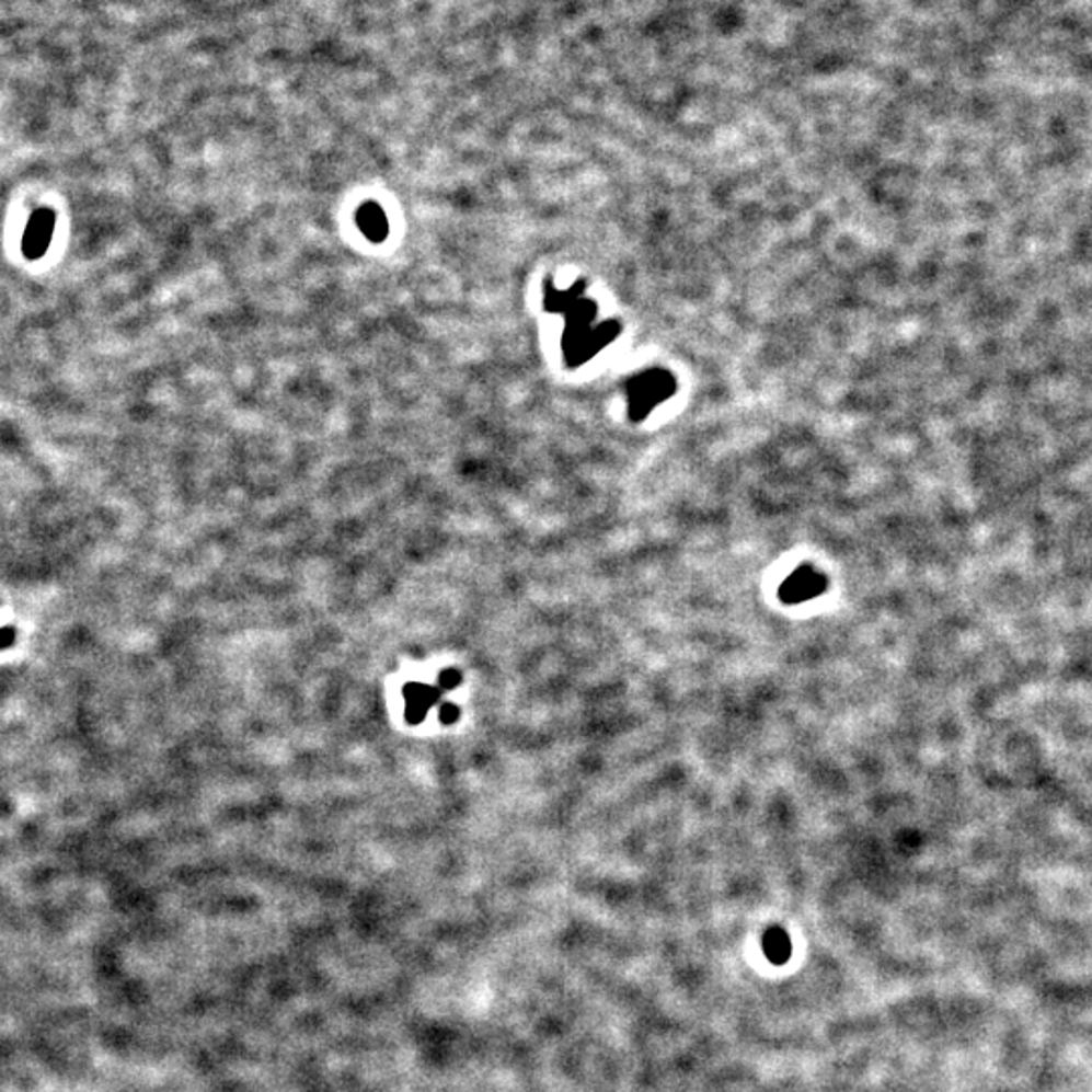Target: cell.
<instances>
[{
  "label": "cell",
  "mask_w": 1092,
  "mask_h": 1092,
  "mask_svg": "<svg viewBox=\"0 0 1092 1092\" xmlns=\"http://www.w3.org/2000/svg\"><path fill=\"white\" fill-rule=\"evenodd\" d=\"M826 587H828V581L819 571L812 568V566H800L797 571H793L790 579L781 585L779 597L788 606H797V604L816 599L826 591Z\"/></svg>",
  "instance_id": "cell-1"
},
{
  "label": "cell",
  "mask_w": 1092,
  "mask_h": 1092,
  "mask_svg": "<svg viewBox=\"0 0 1092 1092\" xmlns=\"http://www.w3.org/2000/svg\"><path fill=\"white\" fill-rule=\"evenodd\" d=\"M55 231V215L51 211H37L27 225L25 238H23V251L28 260L43 257L49 248Z\"/></svg>",
  "instance_id": "cell-2"
},
{
  "label": "cell",
  "mask_w": 1092,
  "mask_h": 1092,
  "mask_svg": "<svg viewBox=\"0 0 1092 1092\" xmlns=\"http://www.w3.org/2000/svg\"><path fill=\"white\" fill-rule=\"evenodd\" d=\"M356 225H358L360 233L369 239V241H372V243H381L389 235L387 215L372 200L360 205V209L356 211Z\"/></svg>",
  "instance_id": "cell-3"
},
{
  "label": "cell",
  "mask_w": 1092,
  "mask_h": 1092,
  "mask_svg": "<svg viewBox=\"0 0 1092 1092\" xmlns=\"http://www.w3.org/2000/svg\"><path fill=\"white\" fill-rule=\"evenodd\" d=\"M791 939L781 927H771L763 934V953L773 965H785L791 959Z\"/></svg>",
  "instance_id": "cell-4"
},
{
  "label": "cell",
  "mask_w": 1092,
  "mask_h": 1092,
  "mask_svg": "<svg viewBox=\"0 0 1092 1092\" xmlns=\"http://www.w3.org/2000/svg\"><path fill=\"white\" fill-rule=\"evenodd\" d=\"M405 697H407L409 704V723H422L425 712L439 697V690L423 685H409Z\"/></svg>",
  "instance_id": "cell-5"
},
{
  "label": "cell",
  "mask_w": 1092,
  "mask_h": 1092,
  "mask_svg": "<svg viewBox=\"0 0 1092 1092\" xmlns=\"http://www.w3.org/2000/svg\"><path fill=\"white\" fill-rule=\"evenodd\" d=\"M460 680L461 676L456 670H448L441 674V685L446 686V688H449V690L460 685Z\"/></svg>",
  "instance_id": "cell-6"
},
{
  "label": "cell",
  "mask_w": 1092,
  "mask_h": 1092,
  "mask_svg": "<svg viewBox=\"0 0 1092 1092\" xmlns=\"http://www.w3.org/2000/svg\"><path fill=\"white\" fill-rule=\"evenodd\" d=\"M458 716H460V711H458L453 704H446V706L441 709V721H444V723H453Z\"/></svg>",
  "instance_id": "cell-7"
},
{
  "label": "cell",
  "mask_w": 1092,
  "mask_h": 1092,
  "mask_svg": "<svg viewBox=\"0 0 1092 1092\" xmlns=\"http://www.w3.org/2000/svg\"><path fill=\"white\" fill-rule=\"evenodd\" d=\"M13 644H14L13 628H7V630H0V650H2V647H9V645Z\"/></svg>",
  "instance_id": "cell-8"
}]
</instances>
